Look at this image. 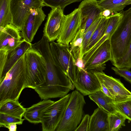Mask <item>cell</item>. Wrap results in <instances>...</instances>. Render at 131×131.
Instances as JSON below:
<instances>
[{
	"instance_id": "1",
	"label": "cell",
	"mask_w": 131,
	"mask_h": 131,
	"mask_svg": "<svg viewBox=\"0 0 131 131\" xmlns=\"http://www.w3.org/2000/svg\"><path fill=\"white\" fill-rule=\"evenodd\" d=\"M27 72L25 54L0 82V103L8 100H18L26 88Z\"/></svg>"
},
{
	"instance_id": "2",
	"label": "cell",
	"mask_w": 131,
	"mask_h": 131,
	"mask_svg": "<svg viewBox=\"0 0 131 131\" xmlns=\"http://www.w3.org/2000/svg\"><path fill=\"white\" fill-rule=\"evenodd\" d=\"M122 16L116 28L109 39L112 58L114 67L119 68L131 40V7L121 12Z\"/></svg>"
},
{
	"instance_id": "3",
	"label": "cell",
	"mask_w": 131,
	"mask_h": 131,
	"mask_svg": "<svg viewBox=\"0 0 131 131\" xmlns=\"http://www.w3.org/2000/svg\"><path fill=\"white\" fill-rule=\"evenodd\" d=\"M84 96L75 90L71 96L64 114L56 131H75L83 118L85 102Z\"/></svg>"
},
{
	"instance_id": "4",
	"label": "cell",
	"mask_w": 131,
	"mask_h": 131,
	"mask_svg": "<svg viewBox=\"0 0 131 131\" xmlns=\"http://www.w3.org/2000/svg\"><path fill=\"white\" fill-rule=\"evenodd\" d=\"M27 72L26 87L34 89L45 81L46 67L43 57L34 47L25 54Z\"/></svg>"
},
{
	"instance_id": "5",
	"label": "cell",
	"mask_w": 131,
	"mask_h": 131,
	"mask_svg": "<svg viewBox=\"0 0 131 131\" xmlns=\"http://www.w3.org/2000/svg\"><path fill=\"white\" fill-rule=\"evenodd\" d=\"M50 47L53 60L56 64L64 71L73 84L76 80L78 69L76 60L70 50V45L50 42Z\"/></svg>"
},
{
	"instance_id": "6",
	"label": "cell",
	"mask_w": 131,
	"mask_h": 131,
	"mask_svg": "<svg viewBox=\"0 0 131 131\" xmlns=\"http://www.w3.org/2000/svg\"><path fill=\"white\" fill-rule=\"evenodd\" d=\"M71 96L68 94L54 102L43 112L41 116L42 130L56 131L64 114Z\"/></svg>"
},
{
	"instance_id": "7",
	"label": "cell",
	"mask_w": 131,
	"mask_h": 131,
	"mask_svg": "<svg viewBox=\"0 0 131 131\" xmlns=\"http://www.w3.org/2000/svg\"><path fill=\"white\" fill-rule=\"evenodd\" d=\"M12 24L21 31L31 9L46 6L41 0H11Z\"/></svg>"
},
{
	"instance_id": "8",
	"label": "cell",
	"mask_w": 131,
	"mask_h": 131,
	"mask_svg": "<svg viewBox=\"0 0 131 131\" xmlns=\"http://www.w3.org/2000/svg\"><path fill=\"white\" fill-rule=\"evenodd\" d=\"M100 83L108 89L112 96L113 102L117 103L131 99V92L120 79L106 74L103 72L94 73Z\"/></svg>"
},
{
	"instance_id": "9",
	"label": "cell",
	"mask_w": 131,
	"mask_h": 131,
	"mask_svg": "<svg viewBox=\"0 0 131 131\" xmlns=\"http://www.w3.org/2000/svg\"><path fill=\"white\" fill-rule=\"evenodd\" d=\"M112 58L110 39L105 41L98 47L85 63L84 69L93 73L103 72L106 68L105 63Z\"/></svg>"
},
{
	"instance_id": "10",
	"label": "cell",
	"mask_w": 131,
	"mask_h": 131,
	"mask_svg": "<svg viewBox=\"0 0 131 131\" xmlns=\"http://www.w3.org/2000/svg\"><path fill=\"white\" fill-rule=\"evenodd\" d=\"M63 10L58 7L51 8L48 15L43 30V35L50 42L58 38L65 20Z\"/></svg>"
},
{
	"instance_id": "11",
	"label": "cell",
	"mask_w": 131,
	"mask_h": 131,
	"mask_svg": "<svg viewBox=\"0 0 131 131\" xmlns=\"http://www.w3.org/2000/svg\"><path fill=\"white\" fill-rule=\"evenodd\" d=\"M78 8L80 12L79 28L84 30V34L97 19L102 17L103 10L98 5L96 0H84Z\"/></svg>"
},
{
	"instance_id": "12",
	"label": "cell",
	"mask_w": 131,
	"mask_h": 131,
	"mask_svg": "<svg viewBox=\"0 0 131 131\" xmlns=\"http://www.w3.org/2000/svg\"><path fill=\"white\" fill-rule=\"evenodd\" d=\"M42 7L31 9L21 32L22 37L31 43L46 16Z\"/></svg>"
},
{
	"instance_id": "13",
	"label": "cell",
	"mask_w": 131,
	"mask_h": 131,
	"mask_svg": "<svg viewBox=\"0 0 131 131\" xmlns=\"http://www.w3.org/2000/svg\"><path fill=\"white\" fill-rule=\"evenodd\" d=\"M80 12L78 8L69 14L66 15L63 25L57 39L58 43L69 45L80 26Z\"/></svg>"
},
{
	"instance_id": "14",
	"label": "cell",
	"mask_w": 131,
	"mask_h": 131,
	"mask_svg": "<svg viewBox=\"0 0 131 131\" xmlns=\"http://www.w3.org/2000/svg\"><path fill=\"white\" fill-rule=\"evenodd\" d=\"M75 88L83 96L89 95L100 90L101 83L94 73L85 69H79Z\"/></svg>"
},
{
	"instance_id": "15",
	"label": "cell",
	"mask_w": 131,
	"mask_h": 131,
	"mask_svg": "<svg viewBox=\"0 0 131 131\" xmlns=\"http://www.w3.org/2000/svg\"><path fill=\"white\" fill-rule=\"evenodd\" d=\"M20 31L12 24L0 27V50L8 51L17 46L22 39Z\"/></svg>"
},
{
	"instance_id": "16",
	"label": "cell",
	"mask_w": 131,
	"mask_h": 131,
	"mask_svg": "<svg viewBox=\"0 0 131 131\" xmlns=\"http://www.w3.org/2000/svg\"><path fill=\"white\" fill-rule=\"evenodd\" d=\"M32 45L31 43L23 39L17 46L7 51L5 65L2 71L0 73V82L16 62L32 47Z\"/></svg>"
},
{
	"instance_id": "17",
	"label": "cell",
	"mask_w": 131,
	"mask_h": 131,
	"mask_svg": "<svg viewBox=\"0 0 131 131\" xmlns=\"http://www.w3.org/2000/svg\"><path fill=\"white\" fill-rule=\"evenodd\" d=\"M109 113L98 107L90 117L88 131H108Z\"/></svg>"
},
{
	"instance_id": "18",
	"label": "cell",
	"mask_w": 131,
	"mask_h": 131,
	"mask_svg": "<svg viewBox=\"0 0 131 131\" xmlns=\"http://www.w3.org/2000/svg\"><path fill=\"white\" fill-rule=\"evenodd\" d=\"M54 102L49 99L43 100L26 108L24 119L35 124L41 123V116L42 113Z\"/></svg>"
},
{
	"instance_id": "19",
	"label": "cell",
	"mask_w": 131,
	"mask_h": 131,
	"mask_svg": "<svg viewBox=\"0 0 131 131\" xmlns=\"http://www.w3.org/2000/svg\"><path fill=\"white\" fill-rule=\"evenodd\" d=\"M26 110L18 100H8L0 103V113L20 118L24 116Z\"/></svg>"
},
{
	"instance_id": "20",
	"label": "cell",
	"mask_w": 131,
	"mask_h": 131,
	"mask_svg": "<svg viewBox=\"0 0 131 131\" xmlns=\"http://www.w3.org/2000/svg\"><path fill=\"white\" fill-rule=\"evenodd\" d=\"M90 98L94 102L98 107L109 113L116 111L112 104L113 100L101 90L89 95Z\"/></svg>"
},
{
	"instance_id": "21",
	"label": "cell",
	"mask_w": 131,
	"mask_h": 131,
	"mask_svg": "<svg viewBox=\"0 0 131 131\" xmlns=\"http://www.w3.org/2000/svg\"><path fill=\"white\" fill-rule=\"evenodd\" d=\"M109 17H102L101 19L93 33L86 48L85 54L90 50L102 38L107 28Z\"/></svg>"
},
{
	"instance_id": "22",
	"label": "cell",
	"mask_w": 131,
	"mask_h": 131,
	"mask_svg": "<svg viewBox=\"0 0 131 131\" xmlns=\"http://www.w3.org/2000/svg\"><path fill=\"white\" fill-rule=\"evenodd\" d=\"M11 0H0V27H4L12 24Z\"/></svg>"
},
{
	"instance_id": "23",
	"label": "cell",
	"mask_w": 131,
	"mask_h": 131,
	"mask_svg": "<svg viewBox=\"0 0 131 131\" xmlns=\"http://www.w3.org/2000/svg\"><path fill=\"white\" fill-rule=\"evenodd\" d=\"M84 32L83 29L79 28L70 43V51L76 60L78 58H82L81 51Z\"/></svg>"
},
{
	"instance_id": "24",
	"label": "cell",
	"mask_w": 131,
	"mask_h": 131,
	"mask_svg": "<svg viewBox=\"0 0 131 131\" xmlns=\"http://www.w3.org/2000/svg\"><path fill=\"white\" fill-rule=\"evenodd\" d=\"M126 118L119 112L116 110L109 113L108 131H119L122 126H125Z\"/></svg>"
},
{
	"instance_id": "25",
	"label": "cell",
	"mask_w": 131,
	"mask_h": 131,
	"mask_svg": "<svg viewBox=\"0 0 131 131\" xmlns=\"http://www.w3.org/2000/svg\"><path fill=\"white\" fill-rule=\"evenodd\" d=\"M127 0H100L97 1L98 5L103 10L108 9L115 13L123 10L126 5L123 4Z\"/></svg>"
},
{
	"instance_id": "26",
	"label": "cell",
	"mask_w": 131,
	"mask_h": 131,
	"mask_svg": "<svg viewBox=\"0 0 131 131\" xmlns=\"http://www.w3.org/2000/svg\"><path fill=\"white\" fill-rule=\"evenodd\" d=\"M116 110L131 122V99L121 102L112 103Z\"/></svg>"
},
{
	"instance_id": "27",
	"label": "cell",
	"mask_w": 131,
	"mask_h": 131,
	"mask_svg": "<svg viewBox=\"0 0 131 131\" xmlns=\"http://www.w3.org/2000/svg\"><path fill=\"white\" fill-rule=\"evenodd\" d=\"M102 17L97 19L90 27L85 33L83 34L81 51V57L82 59L85 54V50L89 41L93 33L100 22Z\"/></svg>"
},
{
	"instance_id": "28",
	"label": "cell",
	"mask_w": 131,
	"mask_h": 131,
	"mask_svg": "<svg viewBox=\"0 0 131 131\" xmlns=\"http://www.w3.org/2000/svg\"><path fill=\"white\" fill-rule=\"evenodd\" d=\"M22 119L6 114L0 113V127H6L12 123L21 124L24 120Z\"/></svg>"
},
{
	"instance_id": "29",
	"label": "cell",
	"mask_w": 131,
	"mask_h": 131,
	"mask_svg": "<svg viewBox=\"0 0 131 131\" xmlns=\"http://www.w3.org/2000/svg\"><path fill=\"white\" fill-rule=\"evenodd\" d=\"M47 6L51 8L59 7L63 9L72 3L80 2L82 0H41Z\"/></svg>"
},
{
	"instance_id": "30",
	"label": "cell",
	"mask_w": 131,
	"mask_h": 131,
	"mask_svg": "<svg viewBox=\"0 0 131 131\" xmlns=\"http://www.w3.org/2000/svg\"><path fill=\"white\" fill-rule=\"evenodd\" d=\"M111 69L116 74L123 77L131 84V71L130 69L125 68H119L115 67H112Z\"/></svg>"
},
{
	"instance_id": "31",
	"label": "cell",
	"mask_w": 131,
	"mask_h": 131,
	"mask_svg": "<svg viewBox=\"0 0 131 131\" xmlns=\"http://www.w3.org/2000/svg\"><path fill=\"white\" fill-rule=\"evenodd\" d=\"M131 68V40L127 52L123 58L119 68Z\"/></svg>"
},
{
	"instance_id": "32",
	"label": "cell",
	"mask_w": 131,
	"mask_h": 131,
	"mask_svg": "<svg viewBox=\"0 0 131 131\" xmlns=\"http://www.w3.org/2000/svg\"><path fill=\"white\" fill-rule=\"evenodd\" d=\"M90 118L89 115H85L75 131H88Z\"/></svg>"
},
{
	"instance_id": "33",
	"label": "cell",
	"mask_w": 131,
	"mask_h": 131,
	"mask_svg": "<svg viewBox=\"0 0 131 131\" xmlns=\"http://www.w3.org/2000/svg\"><path fill=\"white\" fill-rule=\"evenodd\" d=\"M76 65L79 69H84L85 65L83 59L78 58L76 60Z\"/></svg>"
},
{
	"instance_id": "34",
	"label": "cell",
	"mask_w": 131,
	"mask_h": 131,
	"mask_svg": "<svg viewBox=\"0 0 131 131\" xmlns=\"http://www.w3.org/2000/svg\"><path fill=\"white\" fill-rule=\"evenodd\" d=\"M100 83L101 87V90L106 95L111 98L113 101V97L108 89L103 84Z\"/></svg>"
},
{
	"instance_id": "35",
	"label": "cell",
	"mask_w": 131,
	"mask_h": 131,
	"mask_svg": "<svg viewBox=\"0 0 131 131\" xmlns=\"http://www.w3.org/2000/svg\"><path fill=\"white\" fill-rule=\"evenodd\" d=\"M114 13L112 11L108 9L104 10L102 12V16L105 17H108L111 15L114 14Z\"/></svg>"
},
{
	"instance_id": "36",
	"label": "cell",
	"mask_w": 131,
	"mask_h": 131,
	"mask_svg": "<svg viewBox=\"0 0 131 131\" xmlns=\"http://www.w3.org/2000/svg\"><path fill=\"white\" fill-rule=\"evenodd\" d=\"M17 124L12 123L9 125L6 128L8 129L9 131H16L17 130Z\"/></svg>"
},
{
	"instance_id": "37",
	"label": "cell",
	"mask_w": 131,
	"mask_h": 131,
	"mask_svg": "<svg viewBox=\"0 0 131 131\" xmlns=\"http://www.w3.org/2000/svg\"><path fill=\"white\" fill-rule=\"evenodd\" d=\"M131 4V0H127L123 4V5H127Z\"/></svg>"
}]
</instances>
